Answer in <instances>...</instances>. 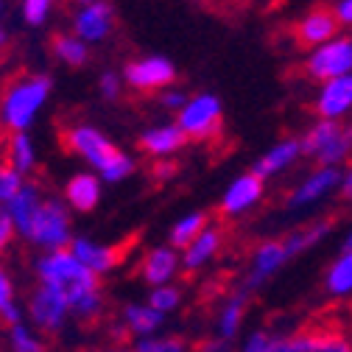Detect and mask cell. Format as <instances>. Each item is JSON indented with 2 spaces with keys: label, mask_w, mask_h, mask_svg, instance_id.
I'll return each mask as SVG.
<instances>
[{
  "label": "cell",
  "mask_w": 352,
  "mask_h": 352,
  "mask_svg": "<svg viewBox=\"0 0 352 352\" xmlns=\"http://www.w3.org/2000/svg\"><path fill=\"white\" fill-rule=\"evenodd\" d=\"M6 162L14 165L20 173H31L34 170V143L28 138V131H12V138H9V146H6Z\"/></svg>",
  "instance_id": "cb8c5ba5"
},
{
  "label": "cell",
  "mask_w": 352,
  "mask_h": 352,
  "mask_svg": "<svg viewBox=\"0 0 352 352\" xmlns=\"http://www.w3.org/2000/svg\"><path fill=\"white\" fill-rule=\"evenodd\" d=\"M12 352H45V346H42V341L28 333L23 324H14L12 327Z\"/></svg>",
  "instance_id": "e575fe53"
},
{
  "label": "cell",
  "mask_w": 352,
  "mask_h": 352,
  "mask_svg": "<svg viewBox=\"0 0 352 352\" xmlns=\"http://www.w3.org/2000/svg\"><path fill=\"white\" fill-rule=\"evenodd\" d=\"M288 246L280 243V241H266L260 243L257 252H254V260H252V274L246 277V291L257 288L263 280H269L274 272L283 269V263L288 260Z\"/></svg>",
  "instance_id": "9a60e30c"
},
{
  "label": "cell",
  "mask_w": 352,
  "mask_h": 352,
  "mask_svg": "<svg viewBox=\"0 0 352 352\" xmlns=\"http://www.w3.org/2000/svg\"><path fill=\"white\" fill-rule=\"evenodd\" d=\"M218 246H221V230H215V227H207L188 249H185V257H182V263H185V269L188 272H196V269H201L204 263L218 252Z\"/></svg>",
  "instance_id": "44dd1931"
},
{
  "label": "cell",
  "mask_w": 352,
  "mask_h": 352,
  "mask_svg": "<svg viewBox=\"0 0 352 352\" xmlns=\"http://www.w3.org/2000/svg\"><path fill=\"white\" fill-rule=\"evenodd\" d=\"M272 341L274 338H269L263 330H257L249 341H246V346H243V352H269V346H272Z\"/></svg>",
  "instance_id": "60d3db41"
},
{
  "label": "cell",
  "mask_w": 352,
  "mask_h": 352,
  "mask_svg": "<svg viewBox=\"0 0 352 352\" xmlns=\"http://www.w3.org/2000/svg\"><path fill=\"white\" fill-rule=\"evenodd\" d=\"M3 48H6V28L0 25V51H3Z\"/></svg>",
  "instance_id": "f6af8a7d"
},
{
  "label": "cell",
  "mask_w": 352,
  "mask_h": 352,
  "mask_svg": "<svg viewBox=\"0 0 352 352\" xmlns=\"http://www.w3.org/2000/svg\"><path fill=\"white\" fill-rule=\"evenodd\" d=\"M6 6H9V0H0V14H6Z\"/></svg>",
  "instance_id": "bcb514c9"
},
{
  "label": "cell",
  "mask_w": 352,
  "mask_h": 352,
  "mask_svg": "<svg viewBox=\"0 0 352 352\" xmlns=\"http://www.w3.org/2000/svg\"><path fill=\"white\" fill-rule=\"evenodd\" d=\"M341 196L352 201V168L344 173V179H341Z\"/></svg>",
  "instance_id": "7bdbcfd3"
},
{
  "label": "cell",
  "mask_w": 352,
  "mask_h": 352,
  "mask_svg": "<svg viewBox=\"0 0 352 352\" xmlns=\"http://www.w3.org/2000/svg\"><path fill=\"white\" fill-rule=\"evenodd\" d=\"M190 101V96H185L179 87H165V90L160 93V104L170 112H182V107Z\"/></svg>",
  "instance_id": "8d00e7d4"
},
{
  "label": "cell",
  "mask_w": 352,
  "mask_h": 352,
  "mask_svg": "<svg viewBox=\"0 0 352 352\" xmlns=\"http://www.w3.org/2000/svg\"><path fill=\"white\" fill-rule=\"evenodd\" d=\"M338 20L333 14V9L327 6H316L311 12H305L296 25H294V36H296V45L307 48V51H314L319 45H324V42L336 39L338 36Z\"/></svg>",
  "instance_id": "8fae6325"
},
{
  "label": "cell",
  "mask_w": 352,
  "mask_h": 352,
  "mask_svg": "<svg viewBox=\"0 0 352 352\" xmlns=\"http://www.w3.org/2000/svg\"><path fill=\"white\" fill-rule=\"evenodd\" d=\"M65 196H67V201L76 210L90 212L98 204V196H101L98 176L96 173H78V176H73V179L67 182V188H65Z\"/></svg>",
  "instance_id": "ffe728a7"
},
{
  "label": "cell",
  "mask_w": 352,
  "mask_h": 352,
  "mask_svg": "<svg viewBox=\"0 0 352 352\" xmlns=\"http://www.w3.org/2000/svg\"><path fill=\"white\" fill-rule=\"evenodd\" d=\"M176 170V165L173 162H157L154 168H151V173L157 176V179H168V176Z\"/></svg>",
  "instance_id": "b9f144b4"
},
{
  "label": "cell",
  "mask_w": 352,
  "mask_h": 352,
  "mask_svg": "<svg viewBox=\"0 0 352 352\" xmlns=\"http://www.w3.org/2000/svg\"><path fill=\"white\" fill-rule=\"evenodd\" d=\"M90 352H135V349H126L123 344H112V346H98V349H90Z\"/></svg>",
  "instance_id": "ee69618b"
},
{
  "label": "cell",
  "mask_w": 352,
  "mask_h": 352,
  "mask_svg": "<svg viewBox=\"0 0 352 352\" xmlns=\"http://www.w3.org/2000/svg\"><path fill=\"white\" fill-rule=\"evenodd\" d=\"M67 311H70V305L67 299L45 285V283H39V288L31 294V302H28V314H31V322L39 327V330H45V333H56L65 319H67Z\"/></svg>",
  "instance_id": "30bf717a"
},
{
  "label": "cell",
  "mask_w": 352,
  "mask_h": 352,
  "mask_svg": "<svg viewBox=\"0 0 352 352\" xmlns=\"http://www.w3.org/2000/svg\"><path fill=\"white\" fill-rule=\"evenodd\" d=\"M302 154V143L299 140H280L277 146H272L266 154H263L257 162H254V173L260 176V179H269V176L285 170L296 157Z\"/></svg>",
  "instance_id": "d6986e66"
},
{
  "label": "cell",
  "mask_w": 352,
  "mask_h": 352,
  "mask_svg": "<svg viewBox=\"0 0 352 352\" xmlns=\"http://www.w3.org/2000/svg\"><path fill=\"white\" fill-rule=\"evenodd\" d=\"M51 51L59 62L70 65V67H81L90 59V45L84 39H78L76 34H56L51 42Z\"/></svg>",
  "instance_id": "7402d4cb"
},
{
  "label": "cell",
  "mask_w": 352,
  "mask_h": 352,
  "mask_svg": "<svg viewBox=\"0 0 352 352\" xmlns=\"http://www.w3.org/2000/svg\"><path fill=\"white\" fill-rule=\"evenodd\" d=\"M333 230V221H319V224H311V227H305V230H299V232H294L288 241H285V246H288V254L294 257V254H302L305 249H311V246H316L327 232Z\"/></svg>",
  "instance_id": "f1b7e54d"
},
{
  "label": "cell",
  "mask_w": 352,
  "mask_h": 352,
  "mask_svg": "<svg viewBox=\"0 0 352 352\" xmlns=\"http://www.w3.org/2000/svg\"><path fill=\"white\" fill-rule=\"evenodd\" d=\"M131 246H135V238H129L120 246H101V243H93V241H87V238H78V241H73V249L70 252L84 263L87 269H93L96 274H104V272L120 266Z\"/></svg>",
  "instance_id": "4fadbf2b"
},
{
  "label": "cell",
  "mask_w": 352,
  "mask_h": 352,
  "mask_svg": "<svg viewBox=\"0 0 352 352\" xmlns=\"http://www.w3.org/2000/svg\"><path fill=\"white\" fill-rule=\"evenodd\" d=\"M314 109H316L319 120H341L344 115H349L352 112V73L324 81L319 87Z\"/></svg>",
  "instance_id": "7c38bea8"
},
{
  "label": "cell",
  "mask_w": 352,
  "mask_h": 352,
  "mask_svg": "<svg viewBox=\"0 0 352 352\" xmlns=\"http://www.w3.org/2000/svg\"><path fill=\"white\" fill-rule=\"evenodd\" d=\"M39 283L56 288L67 305L70 314L81 319L84 324L98 322L104 311V296H101V283L93 269H87L84 263L70 252V249H54L36 263Z\"/></svg>",
  "instance_id": "6da1fadb"
},
{
  "label": "cell",
  "mask_w": 352,
  "mask_h": 352,
  "mask_svg": "<svg viewBox=\"0 0 352 352\" xmlns=\"http://www.w3.org/2000/svg\"><path fill=\"white\" fill-rule=\"evenodd\" d=\"M123 319H126L129 333H135V336H151L162 324V314L154 311L151 305H126Z\"/></svg>",
  "instance_id": "603a6c76"
},
{
  "label": "cell",
  "mask_w": 352,
  "mask_h": 352,
  "mask_svg": "<svg viewBox=\"0 0 352 352\" xmlns=\"http://www.w3.org/2000/svg\"><path fill=\"white\" fill-rule=\"evenodd\" d=\"M344 249H352V232L346 235V241H344Z\"/></svg>",
  "instance_id": "7dc6e473"
},
{
  "label": "cell",
  "mask_w": 352,
  "mask_h": 352,
  "mask_svg": "<svg viewBox=\"0 0 352 352\" xmlns=\"http://www.w3.org/2000/svg\"><path fill=\"white\" fill-rule=\"evenodd\" d=\"M327 291L333 296L352 294V249H344V254L330 266V272H327Z\"/></svg>",
  "instance_id": "484cf974"
},
{
  "label": "cell",
  "mask_w": 352,
  "mask_h": 352,
  "mask_svg": "<svg viewBox=\"0 0 352 352\" xmlns=\"http://www.w3.org/2000/svg\"><path fill=\"white\" fill-rule=\"evenodd\" d=\"M123 81L138 93H162L176 81V67L168 56H140L123 67Z\"/></svg>",
  "instance_id": "ba28073f"
},
{
  "label": "cell",
  "mask_w": 352,
  "mask_h": 352,
  "mask_svg": "<svg viewBox=\"0 0 352 352\" xmlns=\"http://www.w3.org/2000/svg\"><path fill=\"white\" fill-rule=\"evenodd\" d=\"M135 352H185V341L176 336H165V338H143Z\"/></svg>",
  "instance_id": "836d02e7"
},
{
  "label": "cell",
  "mask_w": 352,
  "mask_h": 352,
  "mask_svg": "<svg viewBox=\"0 0 352 352\" xmlns=\"http://www.w3.org/2000/svg\"><path fill=\"white\" fill-rule=\"evenodd\" d=\"M305 76L314 78L319 84L324 81H333V78H341V76H349L352 73V36H336L324 45L307 51L305 56Z\"/></svg>",
  "instance_id": "52a82bcc"
},
{
  "label": "cell",
  "mask_w": 352,
  "mask_h": 352,
  "mask_svg": "<svg viewBox=\"0 0 352 352\" xmlns=\"http://www.w3.org/2000/svg\"><path fill=\"white\" fill-rule=\"evenodd\" d=\"M17 232L25 235L31 243L48 246V249H65V243L70 241V221L59 201L42 199L39 207L31 212V218Z\"/></svg>",
  "instance_id": "5b68a950"
},
{
  "label": "cell",
  "mask_w": 352,
  "mask_h": 352,
  "mask_svg": "<svg viewBox=\"0 0 352 352\" xmlns=\"http://www.w3.org/2000/svg\"><path fill=\"white\" fill-rule=\"evenodd\" d=\"M54 6H56V0H20V17L25 25L39 28L48 23Z\"/></svg>",
  "instance_id": "f546056e"
},
{
  "label": "cell",
  "mask_w": 352,
  "mask_h": 352,
  "mask_svg": "<svg viewBox=\"0 0 352 352\" xmlns=\"http://www.w3.org/2000/svg\"><path fill=\"white\" fill-rule=\"evenodd\" d=\"M23 188V173L6 160H0V204H9Z\"/></svg>",
  "instance_id": "4dcf8cb0"
},
{
  "label": "cell",
  "mask_w": 352,
  "mask_h": 352,
  "mask_svg": "<svg viewBox=\"0 0 352 352\" xmlns=\"http://www.w3.org/2000/svg\"><path fill=\"white\" fill-rule=\"evenodd\" d=\"M76 3H78V6H81V3H93V0H76Z\"/></svg>",
  "instance_id": "c3c4849f"
},
{
  "label": "cell",
  "mask_w": 352,
  "mask_h": 352,
  "mask_svg": "<svg viewBox=\"0 0 352 352\" xmlns=\"http://www.w3.org/2000/svg\"><path fill=\"white\" fill-rule=\"evenodd\" d=\"M14 230H17V224H14V218H12L9 207L0 204V254H3V252H6V246L12 243Z\"/></svg>",
  "instance_id": "74e56055"
},
{
  "label": "cell",
  "mask_w": 352,
  "mask_h": 352,
  "mask_svg": "<svg viewBox=\"0 0 352 352\" xmlns=\"http://www.w3.org/2000/svg\"><path fill=\"white\" fill-rule=\"evenodd\" d=\"M260 199H263V179L252 170V173H243L241 179H235L230 185V190L221 199L218 212H221V215H238V212L254 207Z\"/></svg>",
  "instance_id": "5bb4252c"
},
{
  "label": "cell",
  "mask_w": 352,
  "mask_h": 352,
  "mask_svg": "<svg viewBox=\"0 0 352 352\" xmlns=\"http://www.w3.org/2000/svg\"><path fill=\"white\" fill-rule=\"evenodd\" d=\"M319 346V333L316 327H302L296 336L288 338H274L269 352H316Z\"/></svg>",
  "instance_id": "83f0119b"
},
{
  "label": "cell",
  "mask_w": 352,
  "mask_h": 352,
  "mask_svg": "<svg viewBox=\"0 0 352 352\" xmlns=\"http://www.w3.org/2000/svg\"><path fill=\"white\" fill-rule=\"evenodd\" d=\"M120 90H123V76H118L115 70H104L101 78H98V93L107 101H118L120 98Z\"/></svg>",
  "instance_id": "d590c367"
},
{
  "label": "cell",
  "mask_w": 352,
  "mask_h": 352,
  "mask_svg": "<svg viewBox=\"0 0 352 352\" xmlns=\"http://www.w3.org/2000/svg\"><path fill=\"white\" fill-rule=\"evenodd\" d=\"M115 28V9L109 0H93V3H81L73 14V34L84 39L87 45L104 42Z\"/></svg>",
  "instance_id": "9c48e42d"
},
{
  "label": "cell",
  "mask_w": 352,
  "mask_h": 352,
  "mask_svg": "<svg viewBox=\"0 0 352 352\" xmlns=\"http://www.w3.org/2000/svg\"><path fill=\"white\" fill-rule=\"evenodd\" d=\"M190 3H204V0H190Z\"/></svg>",
  "instance_id": "681fc988"
},
{
  "label": "cell",
  "mask_w": 352,
  "mask_h": 352,
  "mask_svg": "<svg viewBox=\"0 0 352 352\" xmlns=\"http://www.w3.org/2000/svg\"><path fill=\"white\" fill-rule=\"evenodd\" d=\"M338 185V168H319L316 173H311L307 179L291 193L288 207H305V204H314L319 201L327 190H333Z\"/></svg>",
  "instance_id": "e0dca14e"
},
{
  "label": "cell",
  "mask_w": 352,
  "mask_h": 352,
  "mask_svg": "<svg viewBox=\"0 0 352 352\" xmlns=\"http://www.w3.org/2000/svg\"><path fill=\"white\" fill-rule=\"evenodd\" d=\"M176 266H179V257H176V252L168 249V246H160V249H151L140 260V274H143L146 283L160 288V285H165L176 274Z\"/></svg>",
  "instance_id": "ac0fdd59"
},
{
  "label": "cell",
  "mask_w": 352,
  "mask_h": 352,
  "mask_svg": "<svg viewBox=\"0 0 352 352\" xmlns=\"http://www.w3.org/2000/svg\"><path fill=\"white\" fill-rule=\"evenodd\" d=\"M51 90H54V78L45 73H28L12 81L3 98H0V123H3V129L28 131L39 109L45 107Z\"/></svg>",
  "instance_id": "3957f363"
},
{
  "label": "cell",
  "mask_w": 352,
  "mask_h": 352,
  "mask_svg": "<svg viewBox=\"0 0 352 352\" xmlns=\"http://www.w3.org/2000/svg\"><path fill=\"white\" fill-rule=\"evenodd\" d=\"M190 138L185 135V129L179 123H162V126H154L148 131L140 135V148L151 157H168L173 151L185 148Z\"/></svg>",
  "instance_id": "2e32d148"
},
{
  "label": "cell",
  "mask_w": 352,
  "mask_h": 352,
  "mask_svg": "<svg viewBox=\"0 0 352 352\" xmlns=\"http://www.w3.org/2000/svg\"><path fill=\"white\" fill-rule=\"evenodd\" d=\"M302 154L314 157L322 168H338L352 151V126H341L338 120H319L305 131Z\"/></svg>",
  "instance_id": "277c9868"
},
{
  "label": "cell",
  "mask_w": 352,
  "mask_h": 352,
  "mask_svg": "<svg viewBox=\"0 0 352 352\" xmlns=\"http://www.w3.org/2000/svg\"><path fill=\"white\" fill-rule=\"evenodd\" d=\"M0 316H3L12 327L20 324V311L14 305V288H12V280H9L3 266H0Z\"/></svg>",
  "instance_id": "1f68e13d"
},
{
  "label": "cell",
  "mask_w": 352,
  "mask_h": 352,
  "mask_svg": "<svg viewBox=\"0 0 352 352\" xmlns=\"http://www.w3.org/2000/svg\"><path fill=\"white\" fill-rule=\"evenodd\" d=\"M65 146L78 154L81 160L90 162L107 182H120L135 170V162H131L115 143L107 140L104 131H98L96 126H73L65 131Z\"/></svg>",
  "instance_id": "7a4b0ae2"
},
{
  "label": "cell",
  "mask_w": 352,
  "mask_h": 352,
  "mask_svg": "<svg viewBox=\"0 0 352 352\" xmlns=\"http://www.w3.org/2000/svg\"><path fill=\"white\" fill-rule=\"evenodd\" d=\"M207 224H210V215H207V212H190V215H185L182 221L170 230V243L188 249V246L207 230Z\"/></svg>",
  "instance_id": "4316f807"
},
{
  "label": "cell",
  "mask_w": 352,
  "mask_h": 352,
  "mask_svg": "<svg viewBox=\"0 0 352 352\" xmlns=\"http://www.w3.org/2000/svg\"><path fill=\"white\" fill-rule=\"evenodd\" d=\"M196 352H232V344H230V338H207V341H201V344H196Z\"/></svg>",
  "instance_id": "ab89813d"
},
{
  "label": "cell",
  "mask_w": 352,
  "mask_h": 352,
  "mask_svg": "<svg viewBox=\"0 0 352 352\" xmlns=\"http://www.w3.org/2000/svg\"><path fill=\"white\" fill-rule=\"evenodd\" d=\"M179 299H182L179 288L160 285V288H154V291H151V299H148V305L154 307V311H160V314H168V311H173V307L179 305Z\"/></svg>",
  "instance_id": "d6a6232c"
},
{
  "label": "cell",
  "mask_w": 352,
  "mask_h": 352,
  "mask_svg": "<svg viewBox=\"0 0 352 352\" xmlns=\"http://www.w3.org/2000/svg\"><path fill=\"white\" fill-rule=\"evenodd\" d=\"M176 123L185 129V135L190 140H212L221 135V123H224V107L221 98L212 93H196L190 101L182 107V112H176Z\"/></svg>",
  "instance_id": "8992f818"
},
{
  "label": "cell",
  "mask_w": 352,
  "mask_h": 352,
  "mask_svg": "<svg viewBox=\"0 0 352 352\" xmlns=\"http://www.w3.org/2000/svg\"><path fill=\"white\" fill-rule=\"evenodd\" d=\"M330 9L341 28H352V0H333Z\"/></svg>",
  "instance_id": "f35d334b"
},
{
  "label": "cell",
  "mask_w": 352,
  "mask_h": 352,
  "mask_svg": "<svg viewBox=\"0 0 352 352\" xmlns=\"http://www.w3.org/2000/svg\"><path fill=\"white\" fill-rule=\"evenodd\" d=\"M246 296L249 291H238L230 296V302L224 305V311H221V319H218V333H221V338H235L241 322H243V311H246Z\"/></svg>",
  "instance_id": "d4e9b609"
}]
</instances>
